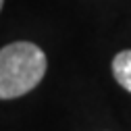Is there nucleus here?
<instances>
[{"label": "nucleus", "instance_id": "obj_1", "mask_svg": "<svg viewBox=\"0 0 131 131\" xmlns=\"http://www.w3.org/2000/svg\"><path fill=\"white\" fill-rule=\"evenodd\" d=\"M46 75V54L34 42L0 48V100L25 96Z\"/></svg>", "mask_w": 131, "mask_h": 131}, {"label": "nucleus", "instance_id": "obj_3", "mask_svg": "<svg viewBox=\"0 0 131 131\" xmlns=\"http://www.w3.org/2000/svg\"><path fill=\"white\" fill-rule=\"evenodd\" d=\"M2 6H4V0H0V10H2Z\"/></svg>", "mask_w": 131, "mask_h": 131}, {"label": "nucleus", "instance_id": "obj_2", "mask_svg": "<svg viewBox=\"0 0 131 131\" xmlns=\"http://www.w3.org/2000/svg\"><path fill=\"white\" fill-rule=\"evenodd\" d=\"M112 75L117 83L131 94V50H123L112 58Z\"/></svg>", "mask_w": 131, "mask_h": 131}]
</instances>
